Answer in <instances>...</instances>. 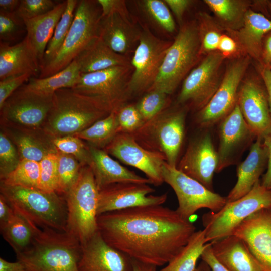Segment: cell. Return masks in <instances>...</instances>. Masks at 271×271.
<instances>
[{
  "label": "cell",
  "mask_w": 271,
  "mask_h": 271,
  "mask_svg": "<svg viewBox=\"0 0 271 271\" xmlns=\"http://www.w3.org/2000/svg\"><path fill=\"white\" fill-rule=\"evenodd\" d=\"M218 165L217 151L211 136L206 133L190 143L177 168L213 191V178Z\"/></svg>",
  "instance_id": "cell-21"
},
{
  "label": "cell",
  "mask_w": 271,
  "mask_h": 271,
  "mask_svg": "<svg viewBox=\"0 0 271 271\" xmlns=\"http://www.w3.org/2000/svg\"><path fill=\"white\" fill-rule=\"evenodd\" d=\"M58 4L52 0H21L16 13L24 21L47 13Z\"/></svg>",
  "instance_id": "cell-47"
},
{
  "label": "cell",
  "mask_w": 271,
  "mask_h": 271,
  "mask_svg": "<svg viewBox=\"0 0 271 271\" xmlns=\"http://www.w3.org/2000/svg\"><path fill=\"white\" fill-rule=\"evenodd\" d=\"M52 103L53 96L39 95L20 87L0 108L1 126L43 128Z\"/></svg>",
  "instance_id": "cell-14"
},
{
  "label": "cell",
  "mask_w": 271,
  "mask_h": 271,
  "mask_svg": "<svg viewBox=\"0 0 271 271\" xmlns=\"http://www.w3.org/2000/svg\"><path fill=\"white\" fill-rule=\"evenodd\" d=\"M103 150L124 164L141 171L152 184L159 186L164 182L162 174L166 162L164 155L143 147L130 134L118 133Z\"/></svg>",
  "instance_id": "cell-16"
},
{
  "label": "cell",
  "mask_w": 271,
  "mask_h": 271,
  "mask_svg": "<svg viewBox=\"0 0 271 271\" xmlns=\"http://www.w3.org/2000/svg\"><path fill=\"white\" fill-rule=\"evenodd\" d=\"M220 123L217 172L235 163L245 148L256 139L244 120L237 103Z\"/></svg>",
  "instance_id": "cell-19"
},
{
  "label": "cell",
  "mask_w": 271,
  "mask_h": 271,
  "mask_svg": "<svg viewBox=\"0 0 271 271\" xmlns=\"http://www.w3.org/2000/svg\"><path fill=\"white\" fill-rule=\"evenodd\" d=\"M119 133L117 111L113 112L75 136L89 146L104 149Z\"/></svg>",
  "instance_id": "cell-35"
},
{
  "label": "cell",
  "mask_w": 271,
  "mask_h": 271,
  "mask_svg": "<svg viewBox=\"0 0 271 271\" xmlns=\"http://www.w3.org/2000/svg\"><path fill=\"white\" fill-rule=\"evenodd\" d=\"M263 142L267 150L268 160L267 170L261 183L265 187L271 189V133L263 139Z\"/></svg>",
  "instance_id": "cell-55"
},
{
  "label": "cell",
  "mask_w": 271,
  "mask_h": 271,
  "mask_svg": "<svg viewBox=\"0 0 271 271\" xmlns=\"http://www.w3.org/2000/svg\"><path fill=\"white\" fill-rule=\"evenodd\" d=\"M202 260L209 266L211 271H229L214 256L211 243H207L201 256Z\"/></svg>",
  "instance_id": "cell-52"
},
{
  "label": "cell",
  "mask_w": 271,
  "mask_h": 271,
  "mask_svg": "<svg viewBox=\"0 0 271 271\" xmlns=\"http://www.w3.org/2000/svg\"><path fill=\"white\" fill-rule=\"evenodd\" d=\"M225 58L218 50L207 54L184 79L178 103H189L200 110L204 107L220 85L221 68Z\"/></svg>",
  "instance_id": "cell-13"
},
{
  "label": "cell",
  "mask_w": 271,
  "mask_h": 271,
  "mask_svg": "<svg viewBox=\"0 0 271 271\" xmlns=\"http://www.w3.org/2000/svg\"><path fill=\"white\" fill-rule=\"evenodd\" d=\"M185 118L183 109H166L130 134L146 149L162 153L168 164L177 167L184 137Z\"/></svg>",
  "instance_id": "cell-10"
},
{
  "label": "cell",
  "mask_w": 271,
  "mask_h": 271,
  "mask_svg": "<svg viewBox=\"0 0 271 271\" xmlns=\"http://www.w3.org/2000/svg\"><path fill=\"white\" fill-rule=\"evenodd\" d=\"M81 72L74 60L62 70L50 76L40 78L31 77L21 87L24 90L44 96H53L58 90L72 88L79 78Z\"/></svg>",
  "instance_id": "cell-32"
},
{
  "label": "cell",
  "mask_w": 271,
  "mask_h": 271,
  "mask_svg": "<svg viewBox=\"0 0 271 271\" xmlns=\"http://www.w3.org/2000/svg\"><path fill=\"white\" fill-rule=\"evenodd\" d=\"M101 15L97 1H78L73 22L61 49L53 60L42 68L38 78L52 75L71 64L98 36Z\"/></svg>",
  "instance_id": "cell-7"
},
{
  "label": "cell",
  "mask_w": 271,
  "mask_h": 271,
  "mask_svg": "<svg viewBox=\"0 0 271 271\" xmlns=\"http://www.w3.org/2000/svg\"><path fill=\"white\" fill-rule=\"evenodd\" d=\"M142 29L132 19L117 13L102 16L99 25L98 36L115 52L128 56L134 53L140 41Z\"/></svg>",
  "instance_id": "cell-23"
},
{
  "label": "cell",
  "mask_w": 271,
  "mask_h": 271,
  "mask_svg": "<svg viewBox=\"0 0 271 271\" xmlns=\"http://www.w3.org/2000/svg\"><path fill=\"white\" fill-rule=\"evenodd\" d=\"M98 231L110 246L156 267L167 264L196 231L189 220L162 205L139 206L97 216Z\"/></svg>",
  "instance_id": "cell-1"
},
{
  "label": "cell",
  "mask_w": 271,
  "mask_h": 271,
  "mask_svg": "<svg viewBox=\"0 0 271 271\" xmlns=\"http://www.w3.org/2000/svg\"><path fill=\"white\" fill-rule=\"evenodd\" d=\"M39 61L26 36L13 45L0 43V80L25 74L32 77L40 75Z\"/></svg>",
  "instance_id": "cell-24"
},
{
  "label": "cell",
  "mask_w": 271,
  "mask_h": 271,
  "mask_svg": "<svg viewBox=\"0 0 271 271\" xmlns=\"http://www.w3.org/2000/svg\"><path fill=\"white\" fill-rule=\"evenodd\" d=\"M201 38L198 22L183 24L166 53L158 75L149 91L173 93L198 62Z\"/></svg>",
  "instance_id": "cell-5"
},
{
  "label": "cell",
  "mask_w": 271,
  "mask_h": 271,
  "mask_svg": "<svg viewBox=\"0 0 271 271\" xmlns=\"http://www.w3.org/2000/svg\"><path fill=\"white\" fill-rule=\"evenodd\" d=\"M110 113L72 88L57 90L43 129L53 138L75 136Z\"/></svg>",
  "instance_id": "cell-4"
},
{
  "label": "cell",
  "mask_w": 271,
  "mask_h": 271,
  "mask_svg": "<svg viewBox=\"0 0 271 271\" xmlns=\"http://www.w3.org/2000/svg\"><path fill=\"white\" fill-rule=\"evenodd\" d=\"M57 156V182L56 192L63 196L77 181L83 166L73 156L60 151Z\"/></svg>",
  "instance_id": "cell-38"
},
{
  "label": "cell",
  "mask_w": 271,
  "mask_h": 271,
  "mask_svg": "<svg viewBox=\"0 0 271 271\" xmlns=\"http://www.w3.org/2000/svg\"><path fill=\"white\" fill-rule=\"evenodd\" d=\"M58 151L74 156L82 166L89 165L91 155L89 146L76 136H66L53 139Z\"/></svg>",
  "instance_id": "cell-42"
},
{
  "label": "cell",
  "mask_w": 271,
  "mask_h": 271,
  "mask_svg": "<svg viewBox=\"0 0 271 271\" xmlns=\"http://www.w3.org/2000/svg\"><path fill=\"white\" fill-rule=\"evenodd\" d=\"M26 31L24 21L16 14L0 11L1 42L9 43L18 39Z\"/></svg>",
  "instance_id": "cell-44"
},
{
  "label": "cell",
  "mask_w": 271,
  "mask_h": 271,
  "mask_svg": "<svg viewBox=\"0 0 271 271\" xmlns=\"http://www.w3.org/2000/svg\"><path fill=\"white\" fill-rule=\"evenodd\" d=\"M207 243L205 230L195 231L179 252L158 271H195L197 261Z\"/></svg>",
  "instance_id": "cell-33"
},
{
  "label": "cell",
  "mask_w": 271,
  "mask_h": 271,
  "mask_svg": "<svg viewBox=\"0 0 271 271\" xmlns=\"http://www.w3.org/2000/svg\"><path fill=\"white\" fill-rule=\"evenodd\" d=\"M31 77L30 75L25 74L0 80V108L6 100Z\"/></svg>",
  "instance_id": "cell-48"
},
{
  "label": "cell",
  "mask_w": 271,
  "mask_h": 271,
  "mask_svg": "<svg viewBox=\"0 0 271 271\" xmlns=\"http://www.w3.org/2000/svg\"><path fill=\"white\" fill-rule=\"evenodd\" d=\"M265 65L267 66L271 60V35L266 40L262 57Z\"/></svg>",
  "instance_id": "cell-60"
},
{
  "label": "cell",
  "mask_w": 271,
  "mask_h": 271,
  "mask_svg": "<svg viewBox=\"0 0 271 271\" xmlns=\"http://www.w3.org/2000/svg\"><path fill=\"white\" fill-rule=\"evenodd\" d=\"M0 271H29L21 261L9 262L2 257L0 258Z\"/></svg>",
  "instance_id": "cell-56"
},
{
  "label": "cell",
  "mask_w": 271,
  "mask_h": 271,
  "mask_svg": "<svg viewBox=\"0 0 271 271\" xmlns=\"http://www.w3.org/2000/svg\"><path fill=\"white\" fill-rule=\"evenodd\" d=\"M81 246L79 271H133L132 259L109 245L99 231Z\"/></svg>",
  "instance_id": "cell-22"
},
{
  "label": "cell",
  "mask_w": 271,
  "mask_h": 271,
  "mask_svg": "<svg viewBox=\"0 0 271 271\" xmlns=\"http://www.w3.org/2000/svg\"><path fill=\"white\" fill-rule=\"evenodd\" d=\"M205 3L220 22L230 30L235 31L243 25L248 10V2L237 0H205Z\"/></svg>",
  "instance_id": "cell-36"
},
{
  "label": "cell",
  "mask_w": 271,
  "mask_h": 271,
  "mask_svg": "<svg viewBox=\"0 0 271 271\" xmlns=\"http://www.w3.org/2000/svg\"><path fill=\"white\" fill-rule=\"evenodd\" d=\"M133 69L131 65L81 73L72 89L111 113L125 104L130 96L129 82Z\"/></svg>",
  "instance_id": "cell-8"
},
{
  "label": "cell",
  "mask_w": 271,
  "mask_h": 271,
  "mask_svg": "<svg viewBox=\"0 0 271 271\" xmlns=\"http://www.w3.org/2000/svg\"><path fill=\"white\" fill-rule=\"evenodd\" d=\"M99 192L91 167L85 165L76 182L64 195L67 208L66 231L81 245L98 231Z\"/></svg>",
  "instance_id": "cell-6"
},
{
  "label": "cell",
  "mask_w": 271,
  "mask_h": 271,
  "mask_svg": "<svg viewBox=\"0 0 271 271\" xmlns=\"http://www.w3.org/2000/svg\"><path fill=\"white\" fill-rule=\"evenodd\" d=\"M195 271H211L208 264L202 260L200 264L197 266Z\"/></svg>",
  "instance_id": "cell-61"
},
{
  "label": "cell",
  "mask_w": 271,
  "mask_h": 271,
  "mask_svg": "<svg viewBox=\"0 0 271 271\" xmlns=\"http://www.w3.org/2000/svg\"><path fill=\"white\" fill-rule=\"evenodd\" d=\"M89 146L92 171L99 190L110 185L122 182L151 184L143 177L113 159L103 149Z\"/></svg>",
  "instance_id": "cell-25"
},
{
  "label": "cell",
  "mask_w": 271,
  "mask_h": 271,
  "mask_svg": "<svg viewBox=\"0 0 271 271\" xmlns=\"http://www.w3.org/2000/svg\"><path fill=\"white\" fill-rule=\"evenodd\" d=\"M168 94L156 90H150L140 99L136 104L145 123L151 120L168 106Z\"/></svg>",
  "instance_id": "cell-41"
},
{
  "label": "cell",
  "mask_w": 271,
  "mask_h": 271,
  "mask_svg": "<svg viewBox=\"0 0 271 271\" xmlns=\"http://www.w3.org/2000/svg\"><path fill=\"white\" fill-rule=\"evenodd\" d=\"M0 192L16 213L38 227L66 231L67 208L63 196L2 183Z\"/></svg>",
  "instance_id": "cell-3"
},
{
  "label": "cell",
  "mask_w": 271,
  "mask_h": 271,
  "mask_svg": "<svg viewBox=\"0 0 271 271\" xmlns=\"http://www.w3.org/2000/svg\"><path fill=\"white\" fill-rule=\"evenodd\" d=\"M199 26V25H198ZM199 29L201 38V54H208L217 50L222 35L215 29L204 31Z\"/></svg>",
  "instance_id": "cell-49"
},
{
  "label": "cell",
  "mask_w": 271,
  "mask_h": 271,
  "mask_svg": "<svg viewBox=\"0 0 271 271\" xmlns=\"http://www.w3.org/2000/svg\"><path fill=\"white\" fill-rule=\"evenodd\" d=\"M1 183L10 186L39 189V162L21 160L17 167Z\"/></svg>",
  "instance_id": "cell-39"
},
{
  "label": "cell",
  "mask_w": 271,
  "mask_h": 271,
  "mask_svg": "<svg viewBox=\"0 0 271 271\" xmlns=\"http://www.w3.org/2000/svg\"><path fill=\"white\" fill-rule=\"evenodd\" d=\"M267 150L263 139L257 138L251 146L246 159L237 168V181L226 197L227 202L238 199L248 194L259 177L267 164Z\"/></svg>",
  "instance_id": "cell-26"
},
{
  "label": "cell",
  "mask_w": 271,
  "mask_h": 271,
  "mask_svg": "<svg viewBox=\"0 0 271 271\" xmlns=\"http://www.w3.org/2000/svg\"><path fill=\"white\" fill-rule=\"evenodd\" d=\"M66 1L67 5L65 10L46 47L42 68L52 61L56 57L65 40L73 22L78 1L67 0Z\"/></svg>",
  "instance_id": "cell-37"
},
{
  "label": "cell",
  "mask_w": 271,
  "mask_h": 271,
  "mask_svg": "<svg viewBox=\"0 0 271 271\" xmlns=\"http://www.w3.org/2000/svg\"><path fill=\"white\" fill-rule=\"evenodd\" d=\"M39 189L46 192H55L57 182V153L49 154L40 162Z\"/></svg>",
  "instance_id": "cell-45"
},
{
  "label": "cell",
  "mask_w": 271,
  "mask_h": 271,
  "mask_svg": "<svg viewBox=\"0 0 271 271\" xmlns=\"http://www.w3.org/2000/svg\"><path fill=\"white\" fill-rule=\"evenodd\" d=\"M133 271H158L157 267L132 259Z\"/></svg>",
  "instance_id": "cell-59"
},
{
  "label": "cell",
  "mask_w": 271,
  "mask_h": 271,
  "mask_svg": "<svg viewBox=\"0 0 271 271\" xmlns=\"http://www.w3.org/2000/svg\"><path fill=\"white\" fill-rule=\"evenodd\" d=\"M75 60L81 73L131 65V59L114 51L99 36L90 42Z\"/></svg>",
  "instance_id": "cell-30"
},
{
  "label": "cell",
  "mask_w": 271,
  "mask_h": 271,
  "mask_svg": "<svg viewBox=\"0 0 271 271\" xmlns=\"http://www.w3.org/2000/svg\"><path fill=\"white\" fill-rule=\"evenodd\" d=\"M271 207V189L258 181L246 195L228 202L219 211H210L202 218L207 243L233 234L235 229L256 212Z\"/></svg>",
  "instance_id": "cell-9"
},
{
  "label": "cell",
  "mask_w": 271,
  "mask_h": 271,
  "mask_svg": "<svg viewBox=\"0 0 271 271\" xmlns=\"http://www.w3.org/2000/svg\"><path fill=\"white\" fill-rule=\"evenodd\" d=\"M19 0H0V11L6 13L15 12L20 4Z\"/></svg>",
  "instance_id": "cell-58"
},
{
  "label": "cell",
  "mask_w": 271,
  "mask_h": 271,
  "mask_svg": "<svg viewBox=\"0 0 271 271\" xmlns=\"http://www.w3.org/2000/svg\"><path fill=\"white\" fill-rule=\"evenodd\" d=\"M154 191L148 184L122 182L107 186L99 190L97 216L129 208L162 205L167 194L151 195Z\"/></svg>",
  "instance_id": "cell-17"
},
{
  "label": "cell",
  "mask_w": 271,
  "mask_h": 271,
  "mask_svg": "<svg viewBox=\"0 0 271 271\" xmlns=\"http://www.w3.org/2000/svg\"><path fill=\"white\" fill-rule=\"evenodd\" d=\"M210 243L215 258L229 271H263L239 237L231 235Z\"/></svg>",
  "instance_id": "cell-28"
},
{
  "label": "cell",
  "mask_w": 271,
  "mask_h": 271,
  "mask_svg": "<svg viewBox=\"0 0 271 271\" xmlns=\"http://www.w3.org/2000/svg\"><path fill=\"white\" fill-rule=\"evenodd\" d=\"M171 43L157 37L148 27H143L131 59L133 70L128 84L130 96L147 92L153 85Z\"/></svg>",
  "instance_id": "cell-12"
},
{
  "label": "cell",
  "mask_w": 271,
  "mask_h": 271,
  "mask_svg": "<svg viewBox=\"0 0 271 271\" xmlns=\"http://www.w3.org/2000/svg\"><path fill=\"white\" fill-rule=\"evenodd\" d=\"M271 31V21L260 13L248 10L242 26L234 31L239 45L249 56L257 61L263 57L262 38Z\"/></svg>",
  "instance_id": "cell-31"
},
{
  "label": "cell",
  "mask_w": 271,
  "mask_h": 271,
  "mask_svg": "<svg viewBox=\"0 0 271 271\" xmlns=\"http://www.w3.org/2000/svg\"><path fill=\"white\" fill-rule=\"evenodd\" d=\"M15 214L16 212L9 203L0 195V226L8 223Z\"/></svg>",
  "instance_id": "cell-54"
},
{
  "label": "cell",
  "mask_w": 271,
  "mask_h": 271,
  "mask_svg": "<svg viewBox=\"0 0 271 271\" xmlns=\"http://www.w3.org/2000/svg\"><path fill=\"white\" fill-rule=\"evenodd\" d=\"M36 227L16 213L8 223L0 226V230L3 238L17 254L25 251L31 245Z\"/></svg>",
  "instance_id": "cell-34"
},
{
  "label": "cell",
  "mask_w": 271,
  "mask_h": 271,
  "mask_svg": "<svg viewBox=\"0 0 271 271\" xmlns=\"http://www.w3.org/2000/svg\"><path fill=\"white\" fill-rule=\"evenodd\" d=\"M237 43L227 35H222L217 50L225 57L234 54L237 50Z\"/></svg>",
  "instance_id": "cell-53"
},
{
  "label": "cell",
  "mask_w": 271,
  "mask_h": 271,
  "mask_svg": "<svg viewBox=\"0 0 271 271\" xmlns=\"http://www.w3.org/2000/svg\"><path fill=\"white\" fill-rule=\"evenodd\" d=\"M119 133L132 134L139 130L145 122L136 105L125 104L117 111Z\"/></svg>",
  "instance_id": "cell-46"
},
{
  "label": "cell",
  "mask_w": 271,
  "mask_h": 271,
  "mask_svg": "<svg viewBox=\"0 0 271 271\" xmlns=\"http://www.w3.org/2000/svg\"><path fill=\"white\" fill-rule=\"evenodd\" d=\"M21 159L17 149L8 136L0 132V179H5L18 166Z\"/></svg>",
  "instance_id": "cell-43"
},
{
  "label": "cell",
  "mask_w": 271,
  "mask_h": 271,
  "mask_svg": "<svg viewBox=\"0 0 271 271\" xmlns=\"http://www.w3.org/2000/svg\"><path fill=\"white\" fill-rule=\"evenodd\" d=\"M271 68V60H270L269 62L268 63V65L266 66Z\"/></svg>",
  "instance_id": "cell-62"
},
{
  "label": "cell",
  "mask_w": 271,
  "mask_h": 271,
  "mask_svg": "<svg viewBox=\"0 0 271 271\" xmlns=\"http://www.w3.org/2000/svg\"><path fill=\"white\" fill-rule=\"evenodd\" d=\"M263 66L261 69V74L266 90L271 114V68L265 65Z\"/></svg>",
  "instance_id": "cell-57"
},
{
  "label": "cell",
  "mask_w": 271,
  "mask_h": 271,
  "mask_svg": "<svg viewBox=\"0 0 271 271\" xmlns=\"http://www.w3.org/2000/svg\"><path fill=\"white\" fill-rule=\"evenodd\" d=\"M2 130L16 147L21 160L39 162L47 155L57 153L53 138L43 128L27 129L1 126Z\"/></svg>",
  "instance_id": "cell-27"
},
{
  "label": "cell",
  "mask_w": 271,
  "mask_h": 271,
  "mask_svg": "<svg viewBox=\"0 0 271 271\" xmlns=\"http://www.w3.org/2000/svg\"><path fill=\"white\" fill-rule=\"evenodd\" d=\"M238 89L237 103L242 115L257 138L271 133V114L265 87L259 80L247 78Z\"/></svg>",
  "instance_id": "cell-18"
},
{
  "label": "cell",
  "mask_w": 271,
  "mask_h": 271,
  "mask_svg": "<svg viewBox=\"0 0 271 271\" xmlns=\"http://www.w3.org/2000/svg\"><path fill=\"white\" fill-rule=\"evenodd\" d=\"M137 2L140 10L155 24L167 32L175 31V21L164 0H141Z\"/></svg>",
  "instance_id": "cell-40"
},
{
  "label": "cell",
  "mask_w": 271,
  "mask_h": 271,
  "mask_svg": "<svg viewBox=\"0 0 271 271\" xmlns=\"http://www.w3.org/2000/svg\"><path fill=\"white\" fill-rule=\"evenodd\" d=\"M162 174L164 182L172 187L176 195L178 207L175 210L184 219L189 220L196 211L203 208L217 212L227 203L226 197L209 190L166 162L163 165Z\"/></svg>",
  "instance_id": "cell-11"
},
{
  "label": "cell",
  "mask_w": 271,
  "mask_h": 271,
  "mask_svg": "<svg viewBox=\"0 0 271 271\" xmlns=\"http://www.w3.org/2000/svg\"><path fill=\"white\" fill-rule=\"evenodd\" d=\"M67 1L59 3L41 16L24 20L26 35L42 68L46 47L66 8Z\"/></svg>",
  "instance_id": "cell-29"
},
{
  "label": "cell",
  "mask_w": 271,
  "mask_h": 271,
  "mask_svg": "<svg viewBox=\"0 0 271 271\" xmlns=\"http://www.w3.org/2000/svg\"><path fill=\"white\" fill-rule=\"evenodd\" d=\"M102 10V16L111 13H117L121 16L132 19L125 1L97 0Z\"/></svg>",
  "instance_id": "cell-50"
},
{
  "label": "cell",
  "mask_w": 271,
  "mask_h": 271,
  "mask_svg": "<svg viewBox=\"0 0 271 271\" xmlns=\"http://www.w3.org/2000/svg\"><path fill=\"white\" fill-rule=\"evenodd\" d=\"M232 235L245 242L263 271H271V207L249 216Z\"/></svg>",
  "instance_id": "cell-20"
},
{
  "label": "cell",
  "mask_w": 271,
  "mask_h": 271,
  "mask_svg": "<svg viewBox=\"0 0 271 271\" xmlns=\"http://www.w3.org/2000/svg\"><path fill=\"white\" fill-rule=\"evenodd\" d=\"M81 253L80 242L67 231L37 226L31 245L16 258L29 271H79Z\"/></svg>",
  "instance_id": "cell-2"
},
{
  "label": "cell",
  "mask_w": 271,
  "mask_h": 271,
  "mask_svg": "<svg viewBox=\"0 0 271 271\" xmlns=\"http://www.w3.org/2000/svg\"><path fill=\"white\" fill-rule=\"evenodd\" d=\"M249 63V57L246 56L237 58L229 65L217 90L198 113L197 121L201 126L210 127L221 121L233 110Z\"/></svg>",
  "instance_id": "cell-15"
},
{
  "label": "cell",
  "mask_w": 271,
  "mask_h": 271,
  "mask_svg": "<svg viewBox=\"0 0 271 271\" xmlns=\"http://www.w3.org/2000/svg\"><path fill=\"white\" fill-rule=\"evenodd\" d=\"M177 18L180 25H183V17L193 1L190 0H164Z\"/></svg>",
  "instance_id": "cell-51"
}]
</instances>
